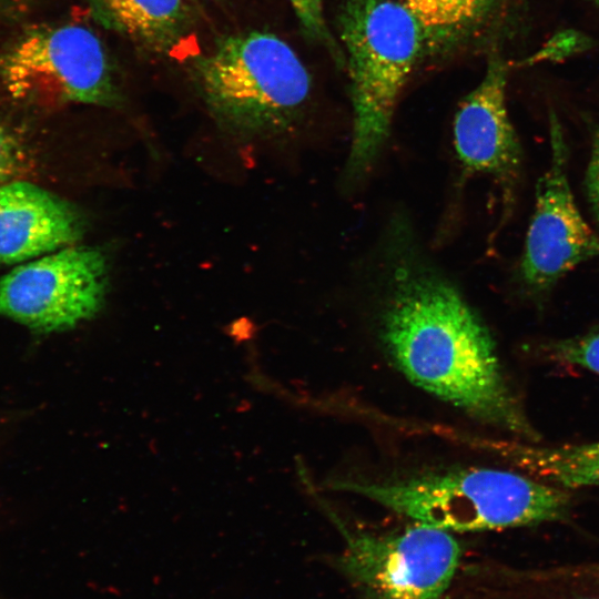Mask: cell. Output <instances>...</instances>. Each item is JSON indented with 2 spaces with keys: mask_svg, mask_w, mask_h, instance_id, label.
I'll list each match as a JSON object with an SVG mask.
<instances>
[{
  "mask_svg": "<svg viewBox=\"0 0 599 599\" xmlns=\"http://www.w3.org/2000/svg\"><path fill=\"white\" fill-rule=\"evenodd\" d=\"M288 1L306 35L335 49L324 17V0Z\"/></svg>",
  "mask_w": 599,
  "mask_h": 599,
  "instance_id": "16",
  "label": "cell"
},
{
  "mask_svg": "<svg viewBox=\"0 0 599 599\" xmlns=\"http://www.w3.org/2000/svg\"><path fill=\"white\" fill-rule=\"evenodd\" d=\"M94 20L155 52L167 53L193 24L190 0H88Z\"/></svg>",
  "mask_w": 599,
  "mask_h": 599,
  "instance_id": "11",
  "label": "cell"
},
{
  "mask_svg": "<svg viewBox=\"0 0 599 599\" xmlns=\"http://www.w3.org/2000/svg\"><path fill=\"white\" fill-rule=\"evenodd\" d=\"M387 284L379 335L396 368L468 416L537 443L539 435L505 377L488 328L456 286L404 257Z\"/></svg>",
  "mask_w": 599,
  "mask_h": 599,
  "instance_id": "1",
  "label": "cell"
},
{
  "mask_svg": "<svg viewBox=\"0 0 599 599\" xmlns=\"http://www.w3.org/2000/svg\"><path fill=\"white\" fill-rule=\"evenodd\" d=\"M507 69L491 54L479 84L460 102L453 141L463 173L487 174L511 194L521 165V148L506 105Z\"/></svg>",
  "mask_w": 599,
  "mask_h": 599,
  "instance_id": "9",
  "label": "cell"
},
{
  "mask_svg": "<svg viewBox=\"0 0 599 599\" xmlns=\"http://www.w3.org/2000/svg\"><path fill=\"white\" fill-rule=\"evenodd\" d=\"M550 162L536 187L520 273L525 284L540 293L579 264L599 255V235L578 210L567 173L562 129L550 114Z\"/></svg>",
  "mask_w": 599,
  "mask_h": 599,
  "instance_id": "8",
  "label": "cell"
},
{
  "mask_svg": "<svg viewBox=\"0 0 599 599\" xmlns=\"http://www.w3.org/2000/svg\"><path fill=\"white\" fill-rule=\"evenodd\" d=\"M83 231L81 213L58 195L27 181L0 184V265L74 245Z\"/></svg>",
  "mask_w": 599,
  "mask_h": 599,
  "instance_id": "10",
  "label": "cell"
},
{
  "mask_svg": "<svg viewBox=\"0 0 599 599\" xmlns=\"http://www.w3.org/2000/svg\"><path fill=\"white\" fill-rule=\"evenodd\" d=\"M592 207H593L596 214L599 216V203L592 205Z\"/></svg>",
  "mask_w": 599,
  "mask_h": 599,
  "instance_id": "19",
  "label": "cell"
},
{
  "mask_svg": "<svg viewBox=\"0 0 599 599\" xmlns=\"http://www.w3.org/2000/svg\"><path fill=\"white\" fill-rule=\"evenodd\" d=\"M192 79L216 122L244 138L291 129L311 92L309 73L291 45L257 30L219 38L193 60Z\"/></svg>",
  "mask_w": 599,
  "mask_h": 599,
  "instance_id": "3",
  "label": "cell"
},
{
  "mask_svg": "<svg viewBox=\"0 0 599 599\" xmlns=\"http://www.w3.org/2000/svg\"><path fill=\"white\" fill-rule=\"evenodd\" d=\"M0 78L17 98L116 106L121 94L97 34L79 24L33 28L0 57Z\"/></svg>",
  "mask_w": 599,
  "mask_h": 599,
  "instance_id": "5",
  "label": "cell"
},
{
  "mask_svg": "<svg viewBox=\"0 0 599 599\" xmlns=\"http://www.w3.org/2000/svg\"><path fill=\"white\" fill-rule=\"evenodd\" d=\"M591 154L586 172V191L591 205L599 203V129L592 131Z\"/></svg>",
  "mask_w": 599,
  "mask_h": 599,
  "instance_id": "18",
  "label": "cell"
},
{
  "mask_svg": "<svg viewBox=\"0 0 599 599\" xmlns=\"http://www.w3.org/2000/svg\"><path fill=\"white\" fill-rule=\"evenodd\" d=\"M596 1H598V2H599V0H596Z\"/></svg>",
  "mask_w": 599,
  "mask_h": 599,
  "instance_id": "20",
  "label": "cell"
},
{
  "mask_svg": "<svg viewBox=\"0 0 599 599\" xmlns=\"http://www.w3.org/2000/svg\"><path fill=\"white\" fill-rule=\"evenodd\" d=\"M23 154L17 139L0 124V184L12 180L22 167Z\"/></svg>",
  "mask_w": 599,
  "mask_h": 599,
  "instance_id": "17",
  "label": "cell"
},
{
  "mask_svg": "<svg viewBox=\"0 0 599 599\" xmlns=\"http://www.w3.org/2000/svg\"><path fill=\"white\" fill-rule=\"evenodd\" d=\"M108 286L103 251L71 245L22 263L0 278V317L37 333L67 331L102 308Z\"/></svg>",
  "mask_w": 599,
  "mask_h": 599,
  "instance_id": "6",
  "label": "cell"
},
{
  "mask_svg": "<svg viewBox=\"0 0 599 599\" xmlns=\"http://www.w3.org/2000/svg\"><path fill=\"white\" fill-rule=\"evenodd\" d=\"M419 22L426 47L454 44L475 31L499 0H397Z\"/></svg>",
  "mask_w": 599,
  "mask_h": 599,
  "instance_id": "14",
  "label": "cell"
},
{
  "mask_svg": "<svg viewBox=\"0 0 599 599\" xmlns=\"http://www.w3.org/2000/svg\"><path fill=\"white\" fill-rule=\"evenodd\" d=\"M328 488L365 497L447 531H483L565 521L568 489L524 471L471 467L393 481L334 480Z\"/></svg>",
  "mask_w": 599,
  "mask_h": 599,
  "instance_id": "2",
  "label": "cell"
},
{
  "mask_svg": "<svg viewBox=\"0 0 599 599\" xmlns=\"http://www.w3.org/2000/svg\"><path fill=\"white\" fill-rule=\"evenodd\" d=\"M338 20L353 106L345 171L355 179L370 169L384 146L398 97L426 40L419 22L397 0H343Z\"/></svg>",
  "mask_w": 599,
  "mask_h": 599,
  "instance_id": "4",
  "label": "cell"
},
{
  "mask_svg": "<svg viewBox=\"0 0 599 599\" xmlns=\"http://www.w3.org/2000/svg\"><path fill=\"white\" fill-rule=\"evenodd\" d=\"M343 532L341 566L365 599H440L460 560L450 531L424 524L386 535Z\"/></svg>",
  "mask_w": 599,
  "mask_h": 599,
  "instance_id": "7",
  "label": "cell"
},
{
  "mask_svg": "<svg viewBox=\"0 0 599 599\" xmlns=\"http://www.w3.org/2000/svg\"><path fill=\"white\" fill-rule=\"evenodd\" d=\"M498 599H599V561L499 572Z\"/></svg>",
  "mask_w": 599,
  "mask_h": 599,
  "instance_id": "13",
  "label": "cell"
},
{
  "mask_svg": "<svg viewBox=\"0 0 599 599\" xmlns=\"http://www.w3.org/2000/svg\"><path fill=\"white\" fill-rule=\"evenodd\" d=\"M489 446L517 470L551 485L565 489L599 487V440L542 446L510 439L490 441Z\"/></svg>",
  "mask_w": 599,
  "mask_h": 599,
  "instance_id": "12",
  "label": "cell"
},
{
  "mask_svg": "<svg viewBox=\"0 0 599 599\" xmlns=\"http://www.w3.org/2000/svg\"><path fill=\"white\" fill-rule=\"evenodd\" d=\"M539 355L554 364L573 366L599 376V327L538 346Z\"/></svg>",
  "mask_w": 599,
  "mask_h": 599,
  "instance_id": "15",
  "label": "cell"
}]
</instances>
